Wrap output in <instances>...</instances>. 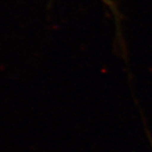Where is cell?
Instances as JSON below:
<instances>
[{
    "mask_svg": "<svg viewBox=\"0 0 152 152\" xmlns=\"http://www.w3.org/2000/svg\"><path fill=\"white\" fill-rule=\"evenodd\" d=\"M102 1H103L105 4H107L108 6H112V4H113V3H112L111 0H102Z\"/></svg>",
    "mask_w": 152,
    "mask_h": 152,
    "instance_id": "cell-1",
    "label": "cell"
}]
</instances>
